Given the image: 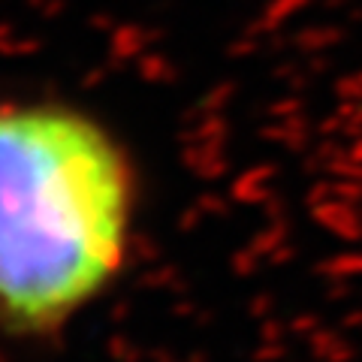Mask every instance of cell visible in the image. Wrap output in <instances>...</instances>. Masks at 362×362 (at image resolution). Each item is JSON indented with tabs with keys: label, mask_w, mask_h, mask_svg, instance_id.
<instances>
[{
	"label": "cell",
	"mask_w": 362,
	"mask_h": 362,
	"mask_svg": "<svg viewBox=\"0 0 362 362\" xmlns=\"http://www.w3.org/2000/svg\"><path fill=\"white\" fill-rule=\"evenodd\" d=\"M136 175L103 124L61 103H0V329L64 332L130 254Z\"/></svg>",
	"instance_id": "cell-1"
}]
</instances>
